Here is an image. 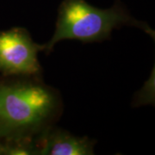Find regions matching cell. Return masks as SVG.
<instances>
[{"mask_svg":"<svg viewBox=\"0 0 155 155\" xmlns=\"http://www.w3.org/2000/svg\"><path fill=\"white\" fill-rule=\"evenodd\" d=\"M63 113L60 91L42 76H0V140H37Z\"/></svg>","mask_w":155,"mask_h":155,"instance_id":"6da1fadb","label":"cell"},{"mask_svg":"<svg viewBox=\"0 0 155 155\" xmlns=\"http://www.w3.org/2000/svg\"><path fill=\"white\" fill-rule=\"evenodd\" d=\"M125 26L138 28L155 39L154 30L134 17L120 0L108 9L95 7L85 0H63L58 8L54 32L44 44L43 51L49 55L55 45L65 40L101 42L110 40L113 30Z\"/></svg>","mask_w":155,"mask_h":155,"instance_id":"7a4b0ae2","label":"cell"},{"mask_svg":"<svg viewBox=\"0 0 155 155\" xmlns=\"http://www.w3.org/2000/svg\"><path fill=\"white\" fill-rule=\"evenodd\" d=\"M44 44L34 41L28 29L13 27L0 31V73L4 76H42L38 54Z\"/></svg>","mask_w":155,"mask_h":155,"instance_id":"3957f363","label":"cell"},{"mask_svg":"<svg viewBox=\"0 0 155 155\" xmlns=\"http://www.w3.org/2000/svg\"><path fill=\"white\" fill-rule=\"evenodd\" d=\"M95 144V140L75 136L55 125L37 139L38 155H93Z\"/></svg>","mask_w":155,"mask_h":155,"instance_id":"277c9868","label":"cell"},{"mask_svg":"<svg viewBox=\"0 0 155 155\" xmlns=\"http://www.w3.org/2000/svg\"><path fill=\"white\" fill-rule=\"evenodd\" d=\"M154 67L151 72L149 78L146 81L143 86L135 92L134 96L132 105L133 107H140L147 104L154 105Z\"/></svg>","mask_w":155,"mask_h":155,"instance_id":"5b68a950","label":"cell"},{"mask_svg":"<svg viewBox=\"0 0 155 155\" xmlns=\"http://www.w3.org/2000/svg\"><path fill=\"white\" fill-rule=\"evenodd\" d=\"M0 155H4V144L0 140Z\"/></svg>","mask_w":155,"mask_h":155,"instance_id":"8992f818","label":"cell"}]
</instances>
